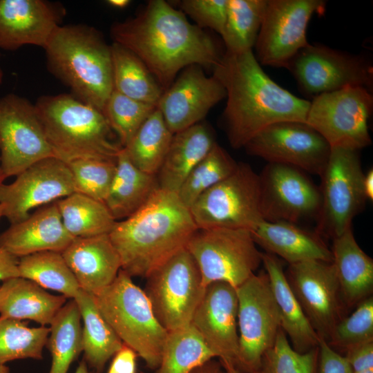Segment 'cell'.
Returning a JSON list of instances; mask_svg holds the SVG:
<instances>
[{
  "label": "cell",
  "instance_id": "6da1fadb",
  "mask_svg": "<svg viewBox=\"0 0 373 373\" xmlns=\"http://www.w3.org/2000/svg\"><path fill=\"white\" fill-rule=\"evenodd\" d=\"M113 42L133 52L165 91L191 65L213 68L224 52L203 29L164 0L149 1L132 17L114 23Z\"/></svg>",
  "mask_w": 373,
  "mask_h": 373
},
{
  "label": "cell",
  "instance_id": "7a4b0ae2",
  "mask_svg": "<svg viewBox=\"0 0 373 373\" xmlns=\"http://www.w3.org/2000/svg\"><path fill=\"white\" fill-rule=\"evenodd\" d=\"M212 75L223 86L227 103L225 131L233 149L244 148L258 133L274 123L306 122L310 102L281 87L262 70L253 50L224 51Z\"/></svg>",
  "mask_w": 373,
  "mask_h": 373
},
{
  "label": "cell",
  "instance_id": "3957f363",
  "mask_svg": "<svg viewBox=\"0 0 373 373\" xmlns=\"http://www.w3.org/2000/svg\"><path fill=\"white\" fill-rule=\"evenodd\" d=\"M175 193L157 189L129 217L115 222L110 239L130 276L146 278L186 246L198 229Z\"/></svg>",
  "mask_w": 373,
  "mask_h": 373
},
{
  "label": "cell",
  "instance_id": "277c9868",
  "mask_svg": "<svg viewBox=\"0 0 373 373\" xmlns=\"http://www.w3.org/2000/svg\"><path fill=\"white\" fill-rule=\"evenodd\" d=\"M48 71L73 97L102 111L113 90L111 45L86 24L57 27L44 47Z\"/></svg>",
  "mask_w": 373,
  "mask_h": 373
},
{
  "label": "cell",
  "instance_id": "5b68a950",
  "mask_svg": "<svg viewBox=\"0 0 373 373\" xmlns=\"http://www.w3.org/2000/svg\"><path fill=\"white\" fill-rule=\"evenodd\" d=\"M35 105L55 157L116 160L123 147L102 111L70 93L40 96Z\"/></svg>",
  "mask_w": 373,
  "mask_h": 373
},
{
  "label": "cell",
  "instance_id": "8992f818",
  "mask_svg": "<svg viewBox=\"0 0 373 373\" xmlns=\"http://www.w3.org/2000/svg\"><path fill=\"white\" fill-rule=\"evenodd\" d=\"M92 295L123 344L133 350L148 367L157 370L169 332L157 321L145 291L121 269L111 285Z\"/></svg>",
  "mask_w": 373,
  "mask_h": 373
},
{
  "label": "cell",
  "instance_id": "52a82bcc",
  "mask_svg": "<svg viewBox=\"0 0 373 373\" xmlns=\"http://www.w3.org/2000/svg\"><path fill=\"white\" fill-rule=\"evenodd\" d=\"M251 231L246 229L198 228L186 249L195 260L202 282L222 281L237 288L262 262Z\"/></svg>",
  "mask_w": 373,
  "mask_h": 373
},
{
  "label": "cell",
  "instance_id": "ba28073f",
  "mask_svg": "<svg viewBox=\"0 0 373 373\" xmlns=\"http://www.w3.org/2000/svg\"><path fill=\"white\" fill-rule=\"evenodd\" d=\"M146 278L144 291L160 325L168 332L191 325L206 287L189 251L180 250Z\"/></svg>",
  "mask_w": 373,
  "mask_h": 373
},
{
  "label": "cell",
  "instance_id": "9c48e42d",
  "mask_svg": "<svg viewBox=\"0 0 373 373\" xmlns=\"http://www.w3.org/2000/svg\"><path fill=\"white\" fill-rule=\"evenodd\" d=\"M260 202L259 175L240 162L229 176L201 194L189 210L198 228L253 231L263 220Z\"/></svg>",
  "mask_w": 373,
  "mask_h": 373
},
{
  "label": "cell",
  "instance_id": "30bf717a",
  "mask_svg": "<svg viewBox=\"0 0 373 373\" xmlns=\"http://www.w3.org/2000/svg\"><path fill=\"white\" fill-rule=\"evenodd\" d=\"M372 111L371 90L363 86H348L314 97L306 123L331 148L358 151L372 143L368 120Z\"/></svg>",
  "mask_w": 373,
  "mask_h": 373
},
{
  "label": "cell",
  "instance_id": "8fae6325",
  "mask_svg": "<svg viewBox=\"0 0 373 373\" xmlns=\"http://www.w3.org/2000/svg\"><path fill=\"white\" fill-rule=\"evenodd\" d=\"M363 173L358 151L331 148L322 180L321 209L316 232L334 238L352 227L365 205Z\"/></svg>",
  "mask_w": 373,
  "mask_h": 373
},
{
  "label": "cell",
  "instance_id": "7c38bea8",
  "mask_svg": "<svg viewBox=\"0 0 373 373\" xmlns=\"http://www.w3.org/2000/svg\"><path fill=\"white\" fill-rule=\"evenodd\" d=\"M238 352L236 367L240 373L255 370L274 343L280 319L267 273L254 274L236 288Z\"/></svg>",
  "mask_w": 373,
  "mask_h": 373
},
{
  "label": "cell",
  "instance_id": "4fadbf2b",
  "mask_svg": "<svg viewBox=\"0 0 373 373\" xmlns=\"http://www.w3.org/2000/svg\"><path fill=\"white\" fill-rule=\"evenodd\" d=\"M323 0H267L254 46L260 65L287 67L309 43L307 28L314 14L325 11Z\"/></svg>",
  "mask_w": 373,
  "mask_h": 373
},
{
  "label": "cell",
  "instance_id": "5bb4252c",
  "mask_svg": "<svg viewBox=\"0 0 373 373\" xmlns=\"http://www.w3.org/2000/svg\"><path fill=\"white\" fill-rule=\"evenodd\" d=\"M301 92L313 96L348 86H373V68L365 57L309 44L288 63Z\"/></svg>",
  "mask_w": 373,
  "mask_h": 373
},
{
  "label": "cell",
  "instance_id": "9a60e30c",
  "mask_svg": "<svg viewBox=\"0 0 373 373\" xmlns=\"http://www.w3.org/2000/svg\"><path fill=\"white\" fill-rule=\"evenodd\" d=\"M55 157L35 104L14 93L0 98V159L5 178Z\"/></svg>",
  "mask_w": 373,
  "mask_h": 373
},
{
  "label": "cell",
  "instance_id": "2e32d148",
  "mask_svg": "<svg viewBox=\"0 0 373 373\" xmlns=\"http://www.w3.org/2000/svg\"><path fill=\"white\" fill-rule=\"evenodd\" d=\"M249 155L268 163L292 166L321 175L327 162L331 147L306 122L284 121L269 125L244 147Z\"/></svg>",
  "mask_w": 373,
  "mask_h": 373
},
{
  "label": "cell",
  "instance_id": "e0dca14e",
  "mask_svg": "<svg viewBox=\"0 0 373 373\" xmlns=\"http://www.w3.org/2000/svg\"><path fill=\"white\" fill-rule=\"evenodd\" d=\"M262 220L297 224L318 220L321 194L304 171L292 166L268 163L259 175Z\"/></svg>",
  "mask_w": 373,
  "mask_h": 373
},
{
  "label": "cell",
  "instance_id": "ac0fdd59",
  "mask_svg": "<svg viewBox=\"0 0 373 373\" xmlns=\"http://www.w3.org/2000/svg\"><path fill=\"white\" fill-rule=\"evenodd\" d=\"M75 192L66 163L55 157L39 160L0 187L3 217L11 224L26 218L33 209L54 202Z\"/></svg>",
  "mask_w": 373,
  "mask_h": 373
},
{
  "label": "cell",
  "instance_id": "d6986e66",
  "mask_svg": "<svg viewBox=\"0 0 373 373\" xmlns=\"http://www.w3.org/2000/svg\"><path fill=\"white\" fill-rule=\"evenodd\" d=\"M285 275L312 327L327 341L343 318L344 303L332 262L314 260L291 264Z\"/></svg>",
  "mask_w": 373,
  "mask_h": 373
},
{
  "label": "cell",
  "instance_id": "ffe728a7",
  "mask_svg": "<svg viewBox=\"0 0 373 373\" xmlns=\"http://www.w3.org/2000/svg\"><path fill=\"white\" fill-rule=\"evenodd\" d=\"M225 97L224 88L215 77L207 76L201 66L191 65L163 92L157 108L175 134L200 123Z\"/></svg>",
  "mask_w": 373,
  "mask_h": 373
},
{
  "label": "cell",
  "instance_id": "44dd1931",
  "mask_svg": "<svg viewBox=\"0 0 373 373\" xmlns=\"http://www.w3.org/2000/svg\"><path fill=\"white\" fill-rule=\"evenodd\" d=\"M238 296L231 285L216 281L206 286L191 325L220 361L236 367L238 352Z\"/></svg>",
  "mask_w": 373,
  "mask_h": 373
},
{
  "label": "cell",
  "instance_id": "7402d4cb",
  "mask_svg": "<svg viewBox=\"0 0 373 373\" xmlns=\"http://www.w3.org/2000/svg\"><path fill=\"white\" fill-rule=\"evenodd\" d=\"M66 15L64 6L46 0H0V49L26 45L44 48Z\"/></svg>",
  "mask_w": 373,
  "mask_h": 373
},
{
  "label": "cell",
  "instance_id": "603a6c76",
  "mask_svg": "<svg viewBox=\"0 0 373 373\" xmlns=\"http://www.w3.org/2000/svg\"><path fill=\"white\" fill-rule=\"evenodd\" d=\"M73 238L66 230L54 202L11 224L0 234V245L19 258L45 251L62 252Z\"/></svg>",
  "mask_w": 373,
  "mask_h": 373
},
{
  "label": "cell",
  "instance_id": "cb8c5ba5",
  "mask_svg": "<svg viewBox=\"0 0 373 373\" xmlns=\"http://www.w3.org/2000/svg\"><path fill=\"white\" fill-rule=\"evenodd\" d=\"M61 254L80 289L91 294L111 285L122 267L108 234L74 238Z\"/></svg>",
  "mask_w": 373,
  "mask_h": 373
},
{
  "label": "cell",
  "instance_id": "d4e9b609",
  "mask_svg": "<svg viewBox=\"0 0 373 373\" xmlns=\"http://www.w3.org/2000/svg\"><path fill=\"white\" fill-rule=\"evenodd\" d=\"M251 232L257 245L289 265L314 260H333L331 249L317 232L309 231L296 224L262 220Z\"/></svg>",
  "mask_w": 373,
  "mask_h": 373
},
{
  "label": "cell",
  "instance_id": "484cf974",
  "mask_svg": "<svg viewBox=\"0 0 373 373\" xmlns=\"http://www.w3.org/2000/svg\"><path fill=\"white\" fill-rule=\"evenodd\" d=\"M280 319V328L293 349L305 353L318 347L320 337L305 316L276 256L262 253V262Z\"/></svg>",
  "mask_w": 373,
  "mask_h": 373
},
{
  "label": "cell",
  "instance_id": "4316f807",
  "mask_svg": "<svg viewBox=\"0 0 373 373\" xmlns=\"http://www.w3.org/2000/svg\"><path fill=\"white\" fill-rule=\"evenodd\" d=\"M216 143L212 129L202 122L173 134L165 158L156 174L158 187L178 194L189 173Z\"/></svg>",
  "mask_w": 373,
  "mask_h": 373
},
{
  "label": "cell",
  "instance_id": "83f0119b",
  "mask_svg": "<svg viewBox=\"0 0 373 373\" xmlns=\"http://www.w3.org/2000/svg\"><path fill=\"white\" fill-rule=\"evenodd\" d=\"M334 266L344 305H357L373 290V260L358 245L352 227L333 238Z\"/></svg>",
  "mask_w": 373,
  "mask_h": 373
},
{
  "label": "cell",
  "instance_id": "f1b7e54d",
  "mask_svg": "<svg viewBox=\"0 0 373 373\" xmlns=\"http://www.w3.org/2000/svg\"><path fill=\"white\" fill-rule=\"evenodd\" d=\"M66 298L47 292L30 280L20 276L12 278L3 281L0 286V316L30 320L45 326L50 325Z\"/></svg>",
  "mask_w": 373,
  "mask_h": 373
},
{
  "label": "cell",
  "instance_id": "f546056e",
  "mask_svg": "<svg viewBox=\"0 0 373 373\" xmlns=\"http://www.w3.org/2000/svg\"><path fill=\"white\" fill-rule=\"evenodd\" d=\"M158 188L156 175L138 169L123 147L116 157L114 177L104 204L116 221L124 220L140 209Z\"/></svg>",
  "mask_w": 373,
  "mask_h": 373
},
{
  "label": "cell",
  "instance_id": "4dcf8cb0",
  "mask_svg": "<svg viewBox=\"0 0 373 373\" xmlns=\"http://www.w3.org/2000/svg\"><path fill=\"white\" fill-rule=\"evenodd\" d=\"M73 299L83 321L84 360L99 373L107 361L122 348L123 343L100 313L91 294L79 289Z\"/></svg>",
  "mask_w": 373,
  "mask_h": 373
},
{
  "label": "cell",
  "instance_id": "1f68e13d",
  "mask_svg": "<svg viewBox=\"0 0 373 373\" xmlns=\"http://www.w3.org/2000/svg\"><path fill=\"white\" fill-rule=\"evenodd\" d=\"M111 51L113 90L157 106L164 91L144 64L117 43L111 44Z\"/></svg>",
  "mask_w": 373,
  "mask_h": 373
},
{
  "label": "cell",
  "instance_id": "d6a6232c",
  "mask_svg": "<svg viewBox=\"0 0 373 373\" xmlns=\"http://www.w3.org/2000/svg\"><path fill=\"white\" fill-rule=\"evenodd\" d=\"M55 202L63 224L73 238L109 234L117 222L104 203L77 192Z\"/></svg>",
  "mask_w": 373,
  "mask_h": 373
},
{
  "label": "cell",
  "instance_id": "836d02e7",
  "mask_svg": "<svg viewBox=\"0 0 373 373\" xmlns=\"http://www.w3.org/2000/svg\"><path fill=\"white\" fill-rule=\"evenodd\" d=\"M81 314L75 299L59 309L50 323L46 346L52 363L48 373H67L71 363L83 351Z\"/></svg>",
  "mask_w": 373,
  "mask_h": 373
},
{
  "label": "cell",
  "instance_id": "e575fe53",
  "mask_svg": "<svg viewBox=\"0 0 373 373\" xmlns=\"http://www.w3.org/2000/svg\"><path fill=\"white\" fill-rule=\"evenodd\" d=\"M173 133L157 108L124 147L131 162L140 170L156 175L171 144Z\"/></svg>",
  "mask_w": 373,
  "mask_h": 373
},
{
  "label": "cell",
  "instance_id": "d590c367",
  "mask_svg": "<svg viewBox=\"0 0 373 373\" xmlns=\"http://www.w3.org/2000/svg\"><path fill=\"white\" fill-rule=\"evenodd\" d=\"M267 3V0H227L226 21L221 35L225 51L239 53L253 50Z\"/></svg>",
  "mask_w": 373,
  "mask_h": 373
},
{
  "label": "cell",
  "instance_id": "8d00e7d4",
  "mask_svg": "<svg viewBox=\"0 0 373 373\" xmlns=\"http://www.w3.org/2000/svg\"><path fill=\"white\" fill-rule=\"evenodd\" d=\"M18 269L20 277L66 298L73 299L80 289L61 252L45 251L19 258Z\"/></svg>",
  "mask_w": 373,
  "mask_h": 373
},
{
  "label": "cell",
  "instance_id": "74e56055",
  "mask_svg": "<svg viewBox=\"0 0 373 373\" xmlns=\"http://www.w3.org/2000/svg\"><path fill=\"white\" fill-rule=\"evenodd\" d=\"M214 358L213 352L189 325L168 333L157 373H191Z\"/></svg>",
  "mask_w": 373,
  "mask_h": 373
},
{
  "label": "cell",
  "instance_id": "f35d334b",
  "mask_svg": "<svg viewBox=\"0 0 373 373\" xmlns=\"http://www.w3.org/2000/svg\"><path fill=\"white\" fill-rule=\"evenodd\" d=\"M237 166L227 151L216 143L182 183L178 192L180 199L189 209L201 194L229 176Z\"/></svg>",
  "mask_w": 373,
  "mask_h": 373
},
{
  "label": "cell",
  "instance_id": "ab89813d",
  "mask_svg": "<svg viewBox=\"0 0 373 373\" xmlns=\"http://www.w3.org/2000/svg\"><path fill=\"white\" fill-rule=\"evenodd\" d=\"M50 328L28 327L21 321L0 316V365L23 358L42 359Z\"/></svg>",
  "mask_w": 373,
  "mask_h": 373
},
{
  "label": "cell",
  "instance_id": "60d3db41",
  "mask_svg": "<svg viewBox=\"0 0 373 373\" xmlns=\"http://www.w3.org/2000/svg\"><path fill=\"white\" fill-rule=\"evenodd\" d=\"M155 105L140 102L113 90L103 113L118 139L125 147L139 128L156 108Z\"/></svg>",
  "mask_w": 373,
  "mask_h": 373
},
{
  "label": "cell",
  "instance_id": "b9f144b4",
  "mask_svg": "<svg viewBox=\"0 0 373 373\" xmlns=\"http://www.w3.org/2000/svg\"><path fill=\"white\" fill-rule=\"evenodd\" d=\"M318 361V347L305 353L298 352L280 328L274 345L250 373H317Z\"/></svg>",
  "mask_w": 373,
  "mask_h": 373
},
{
  "label": "cell",
  "instance_id": "7bdbcfd3",
  "mask_svg": "<svg viewBox=\"0 0 373 373\" xmlns=\"http://www.w3.org/2000/svg\"><path fill=\"white\" fill-rule=\"evenodd\" d=\"M115 162L88 158L67 163L75 192L104 203L114 177Z\"/></svg>",
  "mask_w": 373,
  "mask_h": 373
},
{
  "label": "cell",
  "instance_id": "ee69618b",
  "mask_svg": "<svg viewBox=\"0 0 373 373\" xmlns=\"http://www.w3.org/2000/svg\"><path fill=\"white\" fill-rule=\"evenodd\" d=\"M373 340V298L370 296L357 305L354 312L343 317L334 327L327 343L335 351Z\"/></svg>",
  "mask_w": 373,
  "mask_h": 373
},
{
  "label": "cell",
  "instance_id": "f6af8a7d",
  "mask_svg": "<svg viewBox=\"0 0 373 373\" xmlns=\"http://www.w3.org/2000/svg\"><path fill=\"white\" fill-rule=\"evenodd\" d=\"M180 10L201 29L210 28L220 36L227 16V0H182Z\"/></svg>",
  "mask_w": 373,
  "mask_h": 373
},
{
  "label": "cell",
  "instance_id": "bcb514c9",
  "mask_svg": "<svg viewBox=\"0 0 373 373\" xmlns=\"http://www.w3.org/2000/svg\"><path fill=\"white\" fill-rule=\"evenodd\" d=\"M317 373H353L345 358L333 350L322 338L318 341Z\"/></svg>",
  "mask_w": 373,
  "mask_h": 373
},
{
  "label": "cell",
  "instance_id": "7dc6e473",
  "mask_svg": "<svg viewBox=\"0 0 373 373\" xmlns=\"http://www.w3.org/2000/svg\"><path fill=\"white\" fill-rule=\"evenodd\" d=\"M343 356L353 372L373 370V340L348 348Z\"/></svg>",
  "mask_w": 373,
  "mask_h": 373
},
{
  "label": "cell",
  "instance_id": "c3c4849f",
  "mask_svg": "<svg viewBox=\"0 0 373 373\" xmlns=\"http://www.w3.org/2000/svg\"><path fill=\"white\" fill-rule=\"evenodd\" d=\"M137 356L133 350L123 344L113 356L108 373H136Z\"/></svg>",
  "mask_w": 373,
  "mask_h": 373
},
{
  "label": "cell",
  "instance_id": "681fc988",
  "mask_svg": "<svg viewBox=\"0 0 373 373\" xmlns=\"http://www.w3.org/2000/svg\"><path fill=\"white\" fill-rule=\"evenodd\" d=\"M18 263L19 258L0 245V280L19 277Z\"/></svg>",
  "mask_w": 373,
  "mask_h": 373
},
{
  "label": "cell",
  "instance_id": "f907efd6",
  "mask_svg": "<svg viewBox=\"0 0 373 373\" xmlns=\"http://www.w3.org/2000/svg\"><path fill=\"white\" fill-rule=\"evenodd\" d=\"M191 373H228L221 363L211 359L195 367Z\"/></svg>",
  "mask_w": 373,
  "mask_h": 373
},
{
  "label": "cell",
  "instance_id": "816d5d0a",
  "mask_svg": "<svg viewBox=\"0 0 373 373\" xmlns=\"http://www.w3.org/2000/svg\"><path fill=\"white\" fill-rule=\"evenodd\" d=\"M363 187L367 199H373V170L370 169L365 175L363 181Z\"/></svg>",
  "mask_w": 373,
  "mask_h": 373
},
{
  "label": "cell",
  "instance_id": "f5cc1de1",
  "mask_svg": "<svg viewBox=\"0 0 373 373\" xmlns=\"http://www.w3.org/2000/svg\"><path fill=\"white\" fill-rule=\"evenodd\" d=\"M107 3L114 8H124L131 1L129 0H108Z\"/></svg>",
  "mask_w": 373,
  "mask_h": 373
},
{
  "label": "cell",
  "instance_id": "db71d44e",
  "mask_svg": "<svg viewBox=\"0 0 373 373\" xmlns=\"http://www.w3.org/2000/svg\"><path fill=\"white\" fill-rule=\"evenodd\" d=\"M220 361V360H219ZM221 364L223 365L224 369L227 370L228 373H240L238 369L233 366L231 363H229L228 362L222 361H220Z\"/></svg>",
  "mask_w": 373,
  "mask_h": 373
},
{
  "label": "cell",
  "instance_id": "11a10c76",
  "mask_svg": "<svg viewBox=\"0 0 373 373\" xmlns=\"http://www.w3.org/2000/svg\"><path fill=\"white\" fill-rule=\"evenodd\" d=\"M75 373H94L88 370L87 364L84 360L82 361L79 364Z\"/></svg>",
  "mask_w": 373,
  "mask_h": 373
},
{
  "label": "cell",
  "instance_id": "9f6ffc18",
  "mask_svg": "<svg viewBox=\"0 0 373 373\" xmlns=\"http://www.w3.org/2000/svg\"><path fill=\"white\" fill-rule=\"evenodd\" d=\"M0 373H10V370L5 365H0Z\"/></svg>",
  "mask_w": 373,
  "mask_h": 373
},
{
  "label": "cell",
  "instance_id": "6f0895ef",
  "mask_svg": "<svg viewBox=\"0 0 373 373\" xmlns=\"http://www.w3.org/2000/svg\"><path fill=\"white\" fill-rule=\"evenodd\" d=\"M5 179L6 178H5L4 175H3V171H2V169H1V159H0V187L3 184V181H4Z\"/></svg>",
  "mask_w": 373,
  "mask_h": 373
},
{
  "label": "cell",
  "instance_id": "680465c9",
  "mask_svg": "<svg viewBox=\"0 0 373 373\" xmlns=\"http://www.w3.org/2000/svg\"><path fill=\"white\" fill-rule=\"evenodd\" d=\"M3 79V72L0 68V85L2 84Z\"/></svg>",
  "mask_w": 373,
  "mask_h": 373
},
{
  "label": "cell",
  "instance_id": "91938a15",
  "mask_svg": "<svg viewBox=\"0 0 373 373\" xmlns=\"http://www.w3.org/2000/svg\"><path fill=\"white\" fill-rule=\"evenodd\" d=\"M3 217V207L0 203V219L1 218Z\"/></svg>",
  "mask_w": 373,
  "mask_h": 373
},
{
  "label": "cell",
  "instance_id": "94428289",
  "mask_svg": "<svg viewBox=\"0 0 373 373\" xmlns=\"http://www.w3.org/2000/svg\"><path fill=\"white\" fill-rule=\"evenodd\" d=\"M353 373H373V370H365V371L358 372H353Z\"/></svg>",
  "mask_w": 373,
  "mask_h": 373
}]
</instances>
